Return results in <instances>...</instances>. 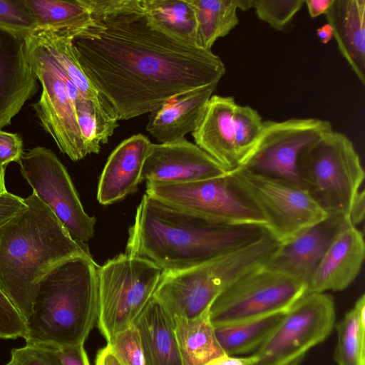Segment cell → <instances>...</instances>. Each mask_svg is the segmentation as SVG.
<instances>
[{
    "label": "cell",
    "instance_id": "cell-40",
    "mask_svg": "<svg viewBox=\"0 0 365 365\" xmlns=\"http://www.w3.org/2000/svg\"><path fill=\"white\" fill-rule=\"evenodd\" d=\"M25 205L24 198L7 191L0 194V226L10 220Z\"/></svg>",
    "mask_w": 365,
    "mask_h": 365
},
{
    "label": "cell",
    "instance_id": "cell-39",
    "mask_svg": "<svg viewBox=\"0 0 365 365\" xmlns=\"http://www.w3.org/2000/svg\"><path fill=\"white\" fill-rule=\"evenodd\" d=\"M53 351H54L61 365H90L83 344L66 346Z\"/></svg>",
    "mask_w": 365,
    "mask_h": 365
},
{
    "label": "cell",
    "instance_id": "cell-46",
    "mask_svg": "<svg viewBox=\"0 0 365 365\" xmlns=\"http://www.w3.org/2000/svg\"><path fill=\"white\" fill-rule=\"evenodd\" d=\"M5 171H0V194L6 192V188L5 185Z\"/></svg>",
    "mask_w": 365,
    "mask_h": 365
},
{
    "label": "cell",
    "instance_id": "cell-2",
    "mask_svg": "<svg viewBox=\"0 0 365 365\" xmlns=\"http://www.w3.org/2000/svg\"><path fill=\"white\" fill-rule=\"evenodd\" d=\"M267 232L258 225L210 222L145 194L129 228L125 253L145 259L162 272L178 271L244 247Z\"/></svg>",
    "mask_w": 365,
    "mask_h": 365
},
{
    "label": "cell",
    "instance_id": "cell-22",
    "mask_svg": "<svg viewBox=\"0 0 365 365\" xmlns=\"http://www.w3.org/2000/svg\"><path fill=\"white\" fill-rule=\"evenodd\" d=\"M325 16L340 53L365 85V0H333Z\"/></svg>",
    "mask_w": 365,
    "mask_h": 365
},
{
    "label": "cell",
    "instance_id": "cell-31",
    "mask_svg": "<svg viewBox=\"0 0 365 365\" xmlns=\"http://www.w3.org/2000/svg\"><path fill=\"white\" fill-rule=\"evenodd\" d=\"M74 107L87 155L98 153L118 126V118L103 113L83 96L76 98Z\"/></svg>",
    "mask_w": 365,
    "mask_h": 365
},
{
    "label": "cell",
    "instance_id": "cell-43",
    "mask_svg": "<svg viewBox=\"0 0 365 365\" xmlns=\"http://www.w3.org/2000/svg\"><path fill=\"white\" fill-rule=\"evenodd\" d=\"M333 0H305L309 16L316 18L320 15L326 14L330 8Z\"/></svg>",
    "mask_w": 365,
    "mask_h": 365
},
{
    "label": "cell",
    "instance_id": "cell-25",
    "mask_svg": "<svg viewBox=\"0 0 365 365\" xmlns=\"http://www.w3.org/2000/svg\"><path fill=\"white\" fill-rule=\"evenodd\" d=\"M182 365H205L225 354L215 337L210 309L199 317L171 318Z\"/></svg>",
    "mask_w": 365,
    "mask_h": 365
},
{
    "label": "cell",
    "instance_id": "cell-24",
    "mask_svg": "<svg viewBox=\"0 0 365 365\" xmlns=\"http://www.w3.org/2000/svg\"><path fill=\"white\" fill-rule=\"evenodd\" d=\"M33 34L84 98L103 113L116 116L110 105L84 73L73 46V34L44 30H36Z\"/></svg>",
    "mask_w": 365,
    "mask_h": 365
},
{
    "label": "cell",
    "instance_id": "cell-29",
    "mask_svg": "<svg viewBox=\"0 0 365 365\" xmlns=\"http://www.w3.org/2000/svg\"><path fill=\"white\" fill-rule=\"evenodd\" d=\"M197 21L201 48L211 50L215 41L229 34L239 24L240 0H188Z\"/></svg>",
    "mask_w": 365,
    "mask_h": 365
},
{
    "label": "cell",
    "instance_id": "cell-42",
    "mask_svg": "<svg viewBox=\"0 0 365 365\" xmlns=\"http://www.w3.org/2000/svg\"><path fill=\"white\" fill-rule=\"evenodd\" d=\"M364 190L359 191L356 197L349 216V222L354 226L361 223L364 217Z\"/></svg>",
    "mask_w": 365,
    "mask_h": 365
},
{
    "label": "cell",
    "instance_id": "cell-28",
    "mask_svg": "<svg viewBox=\"0 0 365 365\" xmlns=\"http://www.w3.org/2000/svg\"><path fill=\"white\" fill-rule=\"evenodd\" d=\"M285 313L214 327L217 341L225 354L235 356L259 349L279 326Z\"/></svg>",
    "mask_w": 365,
    "mask_h": 365
},
{
    "label": "cell",
    "instance_id": "cell-45",
    "mask_svg": "<svg viewBox=\"0 0 365 365\" xmlns=\"http://www.w3.org/2000/svg\"><path fill=\"white\" fill-rule=\"evenodd\" d=\"M333 29L327 23L317 30V35L322 43H327L333 38Z\"/></svg>",
    "mask_w": 365,
    "mask_h": 365
},
{
    "label": "cell",
    "instance_id": "cell-21",
    "mask_svg": "<svg viewBox=\"0 0 365 365\" xmlns=\"http://www.w3.org/2000/svg\"><path fill=\"white\" fill-rule=\"evenodd\" d=\"M217 85L173 98L150 113L146 130L160 143L180 140L195 130Z\"/></svg>",
    "mask_w": 365,
    "mask_h": 365
},
{
    "label": "cell",
    "instance_id": "cell-41",
    "mask_svg": "<svg viewBox=\"0 0 365 365\" xmlns=\"http://www.w3.org/2000/svg\"><path fill=\"white\" fill-rule=\"evenodd\" d=\"M257 360L255 354L245 357H237L225 354L212 359L205 365H253L257 363Z\"/></svg>",
    "mask_w": 365,
    "mask_h": 365
},
{
    "label": "cell",
    "instance_id": "cell-14",
    "mask_svg": "<svg viewBox=\"0 0 365 365\" xmlns=\"http://www.w3.org/2000/svg\"><path fill=\"white\" fill-rule=\"evenodd\" d=\"M331 130L330 122L317 118L264 121L261 135L241 167L303 187L298 159L308 146Z\"/></svg>",
    "mask_w": 365,
    "mask_h": 365
},
{
    "label": "cell",
    "instance_id": "cell-44",
    "mask_svg": "<svg viewBox=\"0 0 365 365\" xmlns=\"http://www.w3.org/2000/svg\"><path fill=\"white\" fill-rule=\"evenodd\" d=\"M96 365H123L112 352L108 346L101 349L96 358Z\"/></svg>",
    "mask_w": 365,
    "mask_h": 365
},
{
    "label": "cell",
    "instance_id": "cell-9",
    "mask_svg": "<svg viewBox=\"0 0 365 365\" xmlns=\"http://www.w3.org/2000/svg\"><path fill=\"white\" fill-rule=\"evenodd\" d=\"M229 172L222 176L189 182H146L145 194L169 207L210 222L265 228L262 216L238 190Z\"/></svg>",
    "mask_w": 365,
    "mask_h": 365
},
{
    "label": "cell",
    "instance_id": "cell-20",
    "mask_svg": "<svg viewBox=\"0 0 365 365\" xmlns=\"http://www.w3.org/2000/svg\"><path fill=\"white\" fill-rule=\"evenodd\" d=\"M236 106L232 96L212 95L199 125L192 133L195 144L228 170L240 166L232 120Z\"/></svg>",
    "mask_w": 365,
    "mask_h": 365
},
{
    "label": "cell",
    "instance_id": "cell-36",
    "mask_svg": "<svg viewBox=\"0 0 365 365\" xmlns=\"http://www.w3.org/2000/svg\"><path fill=\"white\" fill-rule=\"evenodd\" d=\"M26 322L23 316L0 287V339L24 338Z\"/></svg>",
    "mask_w": 365,
    "mask_h": 365
},
{
    "label": "cell",
    "instance_id": "cell-6",
    "mask_svg": "<svg viewBox=\"0 0 365 365\" xmlns=\"http://www.w3.org/2000/svg\"><path fill=\"white\" fill-rule=\"evenodd\" d=\"M297 168L303 187L329 215L349 220L364 171L352 141L331 130L300 155Z\"/></svg>",
    "mask_w": 365,
    "mask_h": 365
},
{
    "label": "cell",
    "instance_id": "cell-4",
    "mask_svg": "<svg viewBox=\"0 0 365 365\" xmlns=\"http://www.w3.org/2000/svg\"><path fill=\"white\" fill-rule=\"evenodd\" d=\"M98 267L92 256H77L42 279L26 321V344L50 350L84 344L97 321Z\"/></svg>",
    "mask_w": 365,
    "mask_h": 365
},
{
    "label": "cell",
    "instance_id": "cell-16",
    "mask_svg": "<svg viewBox=\"0 0 365 365\" xmlns=\"http://www.w3.org/2000/svg\"><path fill=\"white\" fill-rule=\"evenodd\" d=\"M27 37L0 30V130L38 90Z\"/></svg>",
    "mask_w": 365,
    "mask_h": 365
},
{
    "label": "cell",
    "instance_id": "cell-5",
    "mask_svg": "<svg viewBox=\"0 0 365 365\" xmlns=\"http://www.w3.org/2000/svg\"><path fill=\"white\" fill-rule=\"evenodd\" d=\"M279 245L267 232L252 243L197 266L162 272L153 297L170 318L199 317L235 281L264 267Z\"/></svg>",
    "mask_w": 365,
    "mask_h": 365
},
{
    "label": "cell",
    "instance_id": "cell-27",
    "mask_svg": "<svg viewBox=\"0 0 365 365\" xmlns=\"http://www.w3.org/2000/svg\"><path fill=\"white\" fill-rule=\"evenodd\" d=\"M36 30L70 32L74 36L93 24L83 0H24Z\"/></svg>",
    "mask_w": 365,
    "mask_h": 365
},
{
    "label": "cell",
    "instance_id": "cell-23",
    "mask_svg": "<svg viewBox=\"0 0 365 365\" xmlns=\"http://www.w3.org/2000/svg\"><path fill=\"white\" fill-rule=\"evenodd\" d=\"M145 365H182L172 320L152 297L135 319Z\"/></svg>",
    "mask_w": 365,
    "mask_h": 365
},
{
    "label": "cell",
    "instance_id": "cell-18",
    "mask_svg": "<svg viewBox=\"0 0 365 365\" xmlns=\"http://www.w3.org/2000/svg\"><path fill=\"white\" fill-rule=\"evenodd\" d=\"M365 256L361 232L347 220L319 262L307 293L345 289L359 274Z\"/></svg>",
    "mask_w": 365,
    "mask_h": 365
},
{
    "label": "cell",
    "instance_id": "cell-15",
    "mask_svg": "<svg viewBox=\"0 0 365 365\" xmlns=\"http://www.w3.org/2000/svg\"><path fill=\"white\" fill-rule=\"evenodd\" d=\"M229 171L196 144L184 138L150 144L141 182L183 183L222 176Z\"/></svg>",
    "mask_w": 365,
    "mask_h": 365
},
{
    "label": "cell",
    "instance_id": "cell-35",
    "mask_svg": "<svg viewBox=\"0 0 365 365\" xmlns=\"http://www.w3.org/2000/svg\"><path fill=\"white\" fill-rule=\"evenodd\" d=\"M107 346L123 365H145L141 344L134 326L107 341Z\"/></svg>",
    "mask_w": 365,
    "mask_h": 365
},
{
    "label": "cell",
    "instance_id": "cell-19",
    "mask_svg": "<svg viewBox=\"0 0 365 365\" xmlns=\"http://www.w3.org/2000/svg\"><path fill=\"white\" fill-rule=\"evenodd\" d=\"M150 143L148 137L138 133L124 140L113 150L99 179L97 200L100 204H113L137 190Z\"/></svg>",
    "mask_w": 365,
    "mask_h": 365
},
{
    "label": "cell",
    "instance_id": "cell-33",
    "mask_svg": "<svg viewBox=\"0 0 365 365\" xmlns=\"http://www.w3.org/2000/svg\"><path fill=\"white\" fill-rule=\"evenodd\" d=\"M303 0H250L258 18L276 30H282L301 9Z\"/></svg>",
    "mask_w": 365,
    "mask_h": 365
},
{
    "label": "cell",
    "instance_id": "cell-8",
    "mask_svg": "<svg viewBox=\"0 0 365 365\" xmlns=\"http://www.w3.org/2000/svg\"><path fill=\"white\" fill-rule=\"evenodd\" d=\"M229 173L238 190L262 216L266 230L279 244L329 215L302 187L244 167Z\"/></svg>",
    "mask_w": 365,
    "mask_h": 365
},
{
    "label": "cell",
    "instance_id": "cell-37",
    "mask_svg": "<svg viewBox=\"0 0 365 365\" xmlns=\"http://www.w3.org/2000/svg\"><path fill=\"white\" fill-rule=\"evenodd\" d=\"M5 365H61L54 351L26 344L13 349Z\"/></svg>",
    "mask_w": 365,
    "mask_h": 365
},
{
    "label": "cell",
    "instance_id": "cell-12",
    "mask_svg": "<svg viewBox=\"0 0 365 365\" xmlns=\"http://www.w3.org/2000/svg\"><path fill=\"white\" fill-rule=\"evenodd\" d=\"M27 40L34 70L41 86L40 98L33 106L36 115L61 153L73 161L82 160L87 154L66 86L67 76L33 33Z\"/></svg>",
    "mask_w": 365,
    "mask_h": 365
},
{
    "label": "cell",
    "instance_id": "cell-32",
    "mask_svg": "<svg viewBox=\"0 0 365 365\" xmlns=\"http://www.w3.org/2000/svg\"><path fill=\"white\" fill-rule=\"evenodd\" d=\"M234 140L241 167L253 150L262 132L264 121L249 106H236L233 113Z\"/></svg>",
    "mask_w": 365,
    "mask_h": 365
},
{
    "label": "cell",
    "instance_id": "cell-17",
    "mask_svg": "<svg viewBox=\"0 0 365 365\" xmlns=\"http://www.w3.org/2000/svg\"><path fill=\"white\" fill-rule=\"evenodd\" d=\"M347 220L341 215H329L279 244L264 267L291 277L307 287L323 255Z\"/></svg>",
    "mask_w": 365,
    "mask_h": 365
},
{
    "label": "cell",
    "instance_id": "cell-13",
    "mask_svg": "<svg viewBox=\"0 0 365 365\" xmlns=\"http://www.w3.org/2000/svg\"><path fill=\"white\" fill-rule=\"evenodd\" d=\"M334 323L331 296L306 294L285 313L277 329L257 349L258 360L253 365H286L304 356L308 350L329 336Z\"/></svg>",
    "mask_w": 365,
    "mask_h": 365
},
{
    "label": "cell",
    "instance_id": "cell-7",
    "mask_svg": "<svg viewBox=\"0 0 365 365\" xmlns=\"http://www.w3.org/2000/svg\"><path fill=\"white\" fill-rule=\"evenodd\" d=\"M161 273L153 262L126 253L99 266L96 322L106 341L133 326L153 297Z\"/></svg>",
    "mask_w": 365,
    "mask_h": 365
},
{
    "label": "cell",
    "instance_id": "cell-34",
    "mask_svg": "<svg viewBox=\"0 0 365 365\" xmlns=\"http://www.w3.org/2000/svg\"><path fill=\"white\" fill-rule=\"evenodd\" d=\"M0 30L25 37L36 30L24 0H0Z\"/></svg>",
    "mask_w": 365,
    "mask_h": 365
},
{
    "label": "cell",
    "instance_id": "cell-30",
    "mask_svg": "<svg viewBox=\"0 0 365 365\" xmlns=\"http://www.w3.org/2000/svg\"><path fill=\"white\" fill-rule=\"evenodd\" d=\"M337 343L334 358L338 365H365V295L336 325Z\"/></svg>",
    "mask_w": 365,
    "mask_h": 365
},
{
    "label": "cell",
    "instance_id": "cell-38",
    "mask_svg": "<svg viewBox=\"0 0 365 365\" xmlns=\"http://www.w3.org/2000/svg\"><path fill=\"white\" fill-rule=\"evenodd\" d=\"M23 153L21 136L0 130V169H6L11 162L17 163Z\"/></svg>",
    "mask_w": 365,
    "mask_h": 365
},
{
    "label": "cell",
    "instance_id": "cell-3",
    "mask_svg": "<svg viewBox=\"0 0 365 365\" xmlns=\"http://www.w3.org/2000/svg\"><path fill=\"white\" fill-rule=\"evenodd\" d=\"M0 226V287L26 322L42 279L61 262L91 257L86 243L73 240L53 212L34 193Z\"/></svg>",
    "mask_w": 365,
    "mask_h": 365
},
{
    "label": "cell",
    "instance_id": "cell-11",
    "mask_svg": "<svg viewBox=\"0 0 365 365\" xmlns=\"http://www.w3.org/2000/svg\"><path fill=\"white\" fill-rule=\"evenodd\" d=\"M34 193L58 219L70 236L86 243L95 234L96 218L84 210L70 175L50 149L36 146L17 162Z\"/></svg>",
    "mask_w": 365,
    "mask_h": 365
},
{
    "label": "cell",
    "instance_id": "cell-47",
    "mask_svg": "<svg viewBox=\"0 0 365 365\" xmlns=\"http://www.w3.org/2000/svg\"><path fill=\"white\" fill-rule=\"evenodd\" d=\"M0 171H5V169H0Z\"/></svg>",
    "mask_w": 365,
    "mask_h": 365
},
{
    "label": "cell",
    "instance_id": "cell-1",
    "mask_svg": "<svg viewBox=\"0 0 365 365\" xmlns=\"http://www.w3.org/2000/svg\"><path fill=\"white\" fill-rule=\"evenodd\" d=\"M93 24L73 43L80 64L118 120L218 85L225 73L211 50L182 43L148 21L141 0H83Z\"/></svg>",
    "mask_w": 365,
    "mask_h": 365
},
{
    "label": "cell",
    "instance_id": "cell-10",
    "mask_svg": "<svg viewBox=\"0 0 365 365\" xmlns=\"http://www.w3.org/2000/svg\"><path fill=\"white\" fill-rule=\"evenodd\" d=\"M306 294L304 284L262 267L238 279L215 299L210 321L216 327L286 313Z\"/></svg>",
    "mask_w": 365,
    "mask_h": 365
},
{
    "label": "cell",
    "instance_id": "cell-26",
    "mask_svg": "<svg viewBox=\"0 0 365 365\" xmlns=\"http://www.w3.org/2000/svg\"><path fill=\"white\" fill-rule=\"evenodd\" d=\"M141 2L148 21L155 29L182 43L201 48L196 15L188 0H141Z\"/></svg>",
    "mask_w": 365,
    "mask_h": 365
}]
</instances>
